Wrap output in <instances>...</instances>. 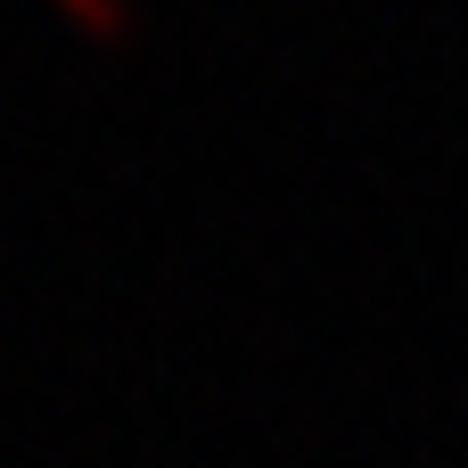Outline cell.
<instances>
[{
  "instance_id": "6da1fadb",
  "label": "cell",
  "mask_w": 468,
  "mask_h": 468,
  "mask_svg": "<svg viewBox=\"0 0 468 468\" xmlns=\"http://www.w3.org/2000/svg\"><path fill=\"white\" fill-rule=\"evenodd\" d=\"M58 8H66L82 33H115V25H123V8H115V0H58Z\"/></svg>"
}]
</instances>
